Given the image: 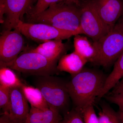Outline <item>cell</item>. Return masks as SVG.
I'll use <instances>...</instances> for the list:
<instances>
[{
	"label": "cell",
	"mask_w": 123,
	"mask_h": 123,
	"mask_svg": "<svg viewBox=\"0 0 123 123\" xmlns=\"http://www.w3.org/2000/svg\"><path fill=\"white\" fill-rule=\"evenodd\" d=\"M27 16L29 23L47 24L77 35L82 34L80 9L73 4H53L39 13Z\"/></svg>",
	"instance_id": "7a4b0ae2"
},
{
	"label": "cell",
	"mask_w": 123,
	"mask_h": 123,
	"mask_svg": "<svg viewBox=\"0 0 123 123\" xmlns=\"http://www.w3.org/2000/svg\"><path fill=\"white\" fill-rule=\"evenodd\" d=\"M10 116L17 123H24L30 108H29L28 101L23 93L22 85L10 87Z\"/></svg>",
	"instance_id": "8fae6325"
},
{
	"label": "cell",
	"mask_w": 123,
	"mask_h": 123,
	"mask_svg": "<svg viewBox=\"0 0 123 123\" xmlns=\"http://www.w3.org/2000/svg\"><path fill=\"white\" fill-rule=\"evenodd\" d=\"M82 34L97 42L110 31L98 15L93 1L84 4L80 9Z\"/></svg>",
	"instance_id": "52a82bcc"
},
{
	"label": "cell",
	"mask_w": 123,
	"mask_h": 123,
	"mask_svg": "<svg viewBox=\"0 0 123 123\" xmlns=\"http://www.w3.org/2000/svg\"><path fill=\"white\" fill-rule=\"evenodd\" d=\"M62 119L59 112L50 108L42 110L31 106L24 123H60Z\"/></svg>",
	"instance_id": "4fadbf2b"
},
{
	"label": "cell",
	"mask_w": 123,
	"mask_h": 123,
	"mask_svg": "<svg viewBox=\"0 0 123 123\" xmlns=\"http://www.w3.org/2000/svg\"><path fill=\"white\" fill-rule=\"evenodd\" d=\"M10 88L0 85V107L3 113H8L10 107Z\"/></svg>",
	"instance_id": "ffe728a7"
},
{
	"label": "cell",
	"mask_w": 123,
	"mask_h": 123,
	"mask_svg": "<svg viewBox=\"0 0 123 123\" xmlns=\"http://www.w3.org/2000/svg\"><path fill=\"white\" fill-rule=\"evenodd\" d=\"M118 23L121 24V25L123 27V14L120 18L119 19V21Z\"/></svg>",
	"instance_id": "f1b7e54d"
},
{
	"label": "cell",
	"mask_w": 123,
	"mask_h": 123,
	"mask_svg": "<svg viewBox=\"0 0 123 123\" xmlns=\"http://www.w3.org/2000/svg\"><path fill=\"white\" fill-rule=\"evenodd\" d=\"M62 40L55 39L46 41L31 50L39 53L49 59L57 61L65 50V46Z\"/></svg>",
	"instance_id": "5bb4252c"
},
{
	"label": "cell",
	"mask_w": 123,
	"mask_h": 123,
	"mask_svg": "<svg viewBox=\"0 0 123 123\" xmlns=\"http://www.w3.org/2000/svg\"><path fill=\"white\" fill-rule=\"evenodd\" d=\"M96 10L103 21L110 31L123 14V2L121 0H94Z\"/></svg>",
	"instance_id": "30bf717a"
},
{
	"label": "cell",
	"mask_w": 123,
	"mask_h": 123,
	"mask_svg": "<svg viewBox=\"0 0 123 123\" xmlns=\"http://www.w3.org/2000/svg\"><path fill=\"white\" fill-rule=\"evenodd\" d=\"M119 82H121V83H123V78L120 81H119Z\"/></svg>",
	"instance_id": "f546056e"
},
{
	"label": "cell",
	"mask_w": 123,
	"mask_h": 123,
	"mask_svg": "<svg viewBox=\"0 0 123 123\" xmlns=\"http://www.w3.org/2000/svg\"><path fill=\"white\" fill-rule=\"evenodd\" d=\"M80 0H63L60 3L69 4H73L74 3H76Z\"/></svg>",
	"instance_id": "4316f807"
},
{
	"label": "cell",
	"mask_w": 123,
	"mask_h": 123,
	"mask_svg": "<svg viewBox=\"0 0 123 123\" xmlns=\"http://www.w3.org/2000/svg\"><path fill=\"white\" fill-rule=\"evenodd\" d=\"M0 123H18L11 118L8 113H2L0 117Z\"/></svg>",
	"instance_id": "d4e9b609"
},
{
	"label": "cell",
	"mask_w": 123,
	"mask_h": 123,
	"mask_svg": "<svg viewBox=\"0 0 123 123\" xmlns=\"http://www.w3.org/2000/svg\"><path fill=\"white\" fill-rule=\"evenodd\" d=\"M81 34L75 36L74 48L76 53L87 61L94 63L97 57V51L93 43H92L86 37Z\"/></svg>",
	"instance_id": "9a60e30c"
},
{
	"label": "cell",
	"mask_w": 123,
	"mask_h": 123,
	"mask_svg": "<svg viewBox=\"0 0 123 123\" xmlns=\"http://www.w3.org/2000/svg\"><path fill=\"white\" fill-rule=\"evenodd\" d=\"M106 98L111 102L118 106L119 110L123 111V95L112 94L107 96Z\"/></svg>",
	"instance_id": "cb8c5ba5"
},
{
	"label": "cell",
	"mask_w": 123,
	"mask_h": 123,
	"mask_svg": "<svg viewBox=\"0 0 123 123\" xmlns=\"http://www.w3.org/2000/svg\"><path fill=\"white\" fill-rule=\"evenodd\" d=\"M123 78V52L115 62L112 72L106 78L104 86L98 98H102L113 89Z\"/></svg>",
	"instance_id": "2e32d148"
},
{
	"label": "cell",
	"mask_w": 123,
	"mask_h": 123,
	"mask_svg": "<svg viewBox=\"0 0 123 123\" xmlns=\"http://www.w3.org/2000/svg\"><path fill=\"white\" fill-rule=\"evenodd\" d=\"M94 105L86 107L79 111L85 123H99L98 117L95 111Z\"/></svg>",
	"instance_id": "44dd1931"
},
{
	"label": "cell",
	"mask_w": 123,
	"mask_h": 123,
	"mask_svg": "<svg viewBox=\"0 0 123 123\" xmlns=\"http://www.w3.org/2000/svg\"><path fill=\"white\" fill-rule=\"evenodd\" d=\"M23 91L31 106L42 110L49 108L42 92L38 88L22 84Z\"/></svg>",
	"instance_id": "e0dca14e"
},
{
	"label": "cell",
	"mask_w": 123,
	"mask_h": 123,
	"mask_svg": "<svg viewBox=\"0 0 123 123\" xmlns=\"http://www.w3.org/2000/svg\"><path fill=\"white\" fill-rule=\"evenodd\" d=\"M37 77L35 86L42 92L49 108L60 112L68 107L70 97L67 82L53 75Z\"/></svg>",
	"instance_id": "3957f363"
},
{
	"label": "cell",
	"mask_w": 123,
	"mask_h": 123,
	"mask_svg": "<svg viewBox=\"0 0 123 123\" xmlns=\"http://www.w3.org/2000/svg\"><path fill=\"white\" fill-rule=\"evenodd\" d=\"M15 29L26 37L37 42H43L52 40L67 39L77 34L71 31L58 29L43 24L23 22L20 21Z\"/></svg>",
	"instance_id": "8992f818"
},
{
	"label": "cell",
	"mask_w": 123,
	"mask_h": 123,
	"mask_svg": "<svg viewBox=\"0 0 123 123\" xmlns=\"http://www.w3.org/2000/svg\"><path fill=\"white\" fill-rule=\"evenodd\" d=\"M98 113L99 123H121L118 113L110 106L103 104Z\"/></svg>",
	"instance_id": "d6986e66"
},
{
	"label": "cell",
	"mask_w": 123,
	"mask_h": 123,
	"mask_svg": "<svg viewBox=\"0 0 123 123\" xmlns=\"http://www.w3.org/2000/svg\"><path fill=\"white\" fill-rule=\"evenodd\" d=\"M17 29L4 31L0 37V67H8L23 50L24 39Z\"/></svg>",
	"instance_id": "ba28073f"
},
{
	"label": "cell",
	"mask_w": 123,
	"mask_h": 123,
	"mask_svg": "<svg viewBox=\"0 0 123 123\" xmlns=\"http://www.w3.org/2000/svg\"><path fill=\"white\" fill-rule=\"evenodd\" d=\"M112 94L121 95L123 96V83L119 82L113 88Z\"/></svg>",
	"instance_id": "484cf974"
},
{
	"label": "cell",
	"mask_w": 123,
	"mask_h": 123,
	"mask_svg": "<svg viewBox=\"0 0 123 123\" xmlns=\"http://www.w3.org/2000/svg\"><path fill=\"white\" fill-rule=\"evenodd\" d=\"M60 123H85L80 112L74 108L66 113Z\"/></svg>",
	"instance_id": "603a6c76"
},
{
	"label": "cell",
	"mask_w": 123,
	"mask_h": 123,
	"mask_svg": "<svg viewBox=\"0 0 123 123\" xmlns=\"http://www.w3.org/2000/svg\"><path fill=\"white\" fill-rule=\"evenodd\" d=\"M97 51L94 63L108 67L123 52V27L118 23L107 34L93 42Z\"/></svg>",
	"instance_id": "277c9868"
},
{
	"label": "cell",
	"mask_w": 123,
	"mask_h": 123,
	"mask_svg": "<svg viewBox=\"0 0 123 123\" xmlns=\"http://www.w3.org/2000/svg\"><path fill=\"white\" fill-rule=\"evenodd\" d=\"M0 84L6 87L21 86L23 83L11 69L7 67H0Z\"/></svg>",
	"instance_id": "ac0fdd59"
},
{
	"label": "cell",
	"mask_w": 123,
	"mask_h": 123,
	"mask_svg": "<svg viewBox=\"0 0 123 123\" xmlns=\"http://www.w3.org/2000/svg\"><path fill=\"white\" fill-rule=\"evenodd\" d=\"M63 0H37L35 6L27 13V15L37 14L47 9L53 4L61 2Z\"/></svg>",
	"instance_id": "7402d4cb"
},
{
	"label": "cell",
	"mask_w": 123,
	"mask_h": 123,
	"mask_svg": "<svg viewBox=\"0 0 123 123\" xmlns=\"http://www.w3.org/2000/svg\"><path fill=\"white\" fill-rule=\"evenodd\" d=\"M87 62L86 60L74 51L62 56L59 59L57 69L61 72L68 73L73 76L81 72Z\"/></svg>",
	"instance_id": "7c38bea8"
},
{
	"label": "cell",
	"mask_w": 123,
	"mask_h": 123,
	"mask_svg": "<svg viewBox=\"0 0 123 123\" xmlns=\"http://www.w3.org/2000/svg\"><path fill=\"white\" fill-rule=\"evenodd\" d=\"M117 113H118L120 123H123V111L119 110L118 112Z\"/></svg>",
	"instance_id": "83f0119b"
},
{
	"label": "cell",
	"mask_w": 123,
	"mask_h": 123,
	"mask_svg": "<svg viewBox=\"0 0 123 123\" xmlns=\"http://www.w3.org/2000/svg\"><path fill=\"white\" fill-rule=\"evenodd\" d=\"M72 76L66 86L74 108L80 111L94 105L103 89L107 77L98 71L84 69Z\"/></svg>",
	"instance_id": "6da1fadb"
},
{
	"label": "cell",
	"mask_w": 123,
	"mask_h": 123,
	"mask_svg": "<svg viewBox=\"0 0 123 123\" xmlns=\"http://www.w3.org/2000/svg\"><path fill=\"white\" fill-rule=\"evenodd\" d=\"M35 0H0L1 23L5 30L15 29L24 14L31 9Z\"/></svg>",
	"instance_id": "9c48e42d"
},
{
	"label": "cell",
	"mask_w": 123,
	"mask_h": 123,
	"mask_svg": "<svg viewBox=\"0 0 123 123\" xmlns=\"http://www.w3.org/2000/svg\"><path fill=\"white\" fill-rule=\"evenodd\" d=\"M56 62L30 50L18 56L8 68L36 76H51L57 70Z\"/></svg>",
	"instance_id": "5b68a950"
}]
</instances>
